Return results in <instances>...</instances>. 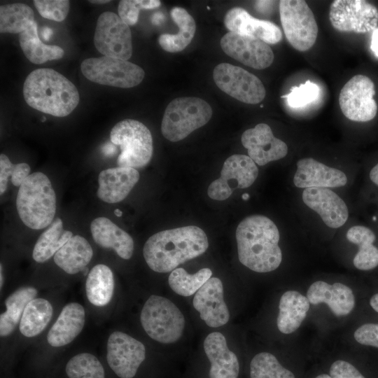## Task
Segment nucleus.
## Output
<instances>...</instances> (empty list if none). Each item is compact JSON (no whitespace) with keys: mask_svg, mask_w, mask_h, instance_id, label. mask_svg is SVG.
I'll return each instance as SVG.
<instances>
[{"mask_svg":"<svg viewBox=\"0 0 378 378\" xmlns=\"http://www.w3.org/2000/svg\"><path fill=\"white\" fill-rule=\"evenodd\" d=\"M34 4L42 17L57 22L66 18L70 8L67 0H34Z\"/></svg>","mask_w":378,"mask_h":378,"instance_id":"41","label":"nucleus"},{"mask_svg":"<svg viewBox=\"0 0 378 378\" xmlns=\"http://www.w3.org/2000/svg\"><path fill=\"white\" fill-rule=\"evenodd\" d=\"M241 197L244 200H248L250 196L248 193H244L242 195Z\"/></svg>","mask_w":378,"mask_h":378,"instance_id":"57","label":"nucleus"},{"mask_svg":"<svg viewBox=\"0 0 378 378\" xmlns=\"http://www.w3.org/2000/svg\"><path fill=\"white\" fill-rule=\"evenodd\" d=\"M329 18L340 31L367 33L377 28L378 10L363 0H336L330 5Z\"/></svg>","mask_w":378,"mask_h":378,"instance_id":"14","label":"nucleus"},{"mask_svg":"<svg viewBox=\"0 0 378 378\" xmlns=\"http://www.w3.org/2000/svg\"><path fill=\"white\" fill-rule=\"evenodd\" d=\"M85 321L83 307L77 302H70L62 309L58 318L50 329L48 343L59 347L71 342L82 331Z\"/></svg>","mask_w":378,"mask_h":378,"instance_id":"25","label":"nucleus"},{"mask_svg":"<svg viewBox=\"0 0 378 378\" xmlns=\"http://www.w3.org/2000/svg\"><path fill=\"white\" fill-rule=\"evenodd\" d=\"M307 298L314 305L326 304L332 314L338 317L349 314L355 306L352 290L338 282L330 284L323 281H316L309 287Z\"/></svg>","mask_w":378,"mask_h":378,"instance_id":"22","label":"nucleus"},{"mask_svg":"<svg viewBox=\"0 0 378 378\" xmlns=\"http://www.w3.org/2000/svg\"><path fill=\"white\" fill-rule=\"evenodd\" d=\"M114 145L112 142L110 144H106L104 146V151L106 154H112L115 152V147H114Z\"/></svg>","mask_w":378,"mask_h":378,"instance_id":"52","label":"nucleus"},{"mask_svg":"<svg viewBox=\"0 0 378 378\" xmlns=\"http://www.w3.org/2000/svg\"><path fill=\"white\" fill-rule=\"evenodd\" d=\"M51 304L43 298H34L26 306L20 321V331L25 337L40 334L52 318Z\"/></svg>","mask_w":378,"mask_h":378,"instance_id":"35","label":"nucleus"},{"mask_svg":"<svg viewBox=\"0 0 378 378\" xmlns=\"http://www.w3.org/2000/svg\"><path fill=\"white\" fill-rule=\"evenodd\" d=\"M279 239L278 227L268 217L253 215L245 218L236 230L239 262L256 272L275 270L282 261Z\"/></svg>","mask_w":378,"mask_h":378,"instance_id":"2","label":"nucleus"},{"mask_svg":"<svg viewBox=\"0 0 378 378\" xmlns=\"http://www.w3.org/2000/svg\"><path fill=\"white\" fill-rule=\"evenodd\" d=\"M250 378H295L294 374L285 368L270 353L256 354L250 363Z\"/></svg>","mask_w":378,"mask_h":378,"instance_id":"38","label":"nucleus"},{"mask_svg":"<svg viewBox=\"0 0 378 378\" xmlns=\"http://www.w3.org/2000/svg\"><path fill=\"white\" fill-rule=\"evenodd\" d=\"M90 231L94 242L99 246L112 248L119 257L125 260L132 256L133 239L108 218H94L91 222Z\"/></svg>","mask_w":378,"mask_h":378,"instance_id":"26","label":"nucleus"},{"mask_svg":"<svg viewBox=\"0 0 378 378\" xmlns=\"http://www.w3.org/2000/svg\"><path fill=\"white\" fill-rule=\"evenodd\" d=\"M370 304L372 308L378 313V293L372 296L370 300Z\"/></svg>","mask_w":378,"mask_h":378,"instance_id":"50","label":"nucleus"},{"mask_svg":"<svg viewBox=\"0 0 378 378\" xmlns=\"http://www.w3.org/2000/svg\"><path fill=\"white\" fill-rule=\"evenodd\" d=\"M2 270H3V267H2V264L0 265V286H1V288H2V286H3V284H4V277H3V272H2Z\"/></svg>","mask_w":378,"mask_h":378,"instance_id":"53","label":"nucleus"},{"mask_svg":"<svg viewBox=\"0 0 378 378\" xmlns=\"http://www.w3.org/2000/svg\"><path fill=\"white\" fill-rule=\"evenodd\" d=\"M65 371L69 378H105L104 368L94 355L80 353L66 363Z\"/></svg>","mask_w":378,"mask_h":378,"instance_id":"39","label":"nucleus"},{"mask_svg":"<svg viewBox=\"0 0 378 378\" xmlns=\"http://www.w3.org/2000/svg\"><path fill=\"white\" fill-rule=\"evenodd\" d=\"M73 237V233L63 227L61 218H56L40 235L32 252L33 259L39 263L45 262Z\"/></svg>","mask_w":378,"mask_h":378,"instance_id":"33","label":"nucleus"},{"mask_svg":"<svg viewBox=\"0 0 378 378\" xmlns=\"http://www.w3.org/2000/svg\"><path fill=\"white\" fill-rule=\"evenodd\" d=\"M211 274L209 268H202L192 274H188L183 268H176L169 274L168 282L176 293L188 297L197 293L211 278Z\"/></svg>","mask_w":378,"mask_h":378,"instance_id":"37","label":"nucleus"},{"mask_svg":"<svg viewBox=\"0 0 378 378\" xmlns=\"http://www.w3.org/2000/svg\"><path fill=\"white\" fill-rule=\"evenodd\" d=\"M296 165L293 183L298 188H338L347 183V177L342 171L312 158L300 159Z\"/></svg>","mask_w":378,"mask_h":378,"instance_id":"20","label":"nucleus"},{"mask_svg":"<svg viewBox=\"0 0 378 378\" xmlns=\"http://www.w3.org/2000/svg\"><path fill=\"white\" fill-rule=\"evenodd\" d=\"M224 23L230 31L253 36L267 44L277 43L282 38V33L277 25L268 20L253 18L242 8L229 10L224 18Z\"/></svg>","mask_w":378,"mask_h":378,"instance_id":"21","label":"nucleus"},{"mask_svg":"<svg viewBox=\"0 0 378 378\" xmlns=\"http://www.w3.org/2000/svg\"><path fill=\"white\" fill-rule=\"evenodd\" d=\"M19 41L25 57L34 64L58 59L64 54V50L59 46L47 45L40 40L35 21L20 34Z\"/></svg>","mask_w":378,"mask_h":378,"instance_id":"31","label":"nucleus"},{"mask_svg":"<svg viewBox=\"0 0 378 378\" xmlns=\"http://www.w3.org/2000/svg\"><path fill=\"white\" fill-rule=\"evenodd\" d=\"M31 169L28 164L22 162L14 164L11 182L15 186L20 187L24 181L30 175Z\"/></svg>","mask_w":378,"mask_h":378,"instance_id":"46","label":"nucleus"},{"mask_svg":"<svg viewBox=\"0 0 378 378\" xmlns=\"http://www.w3.org/2000/svg\"><path fill=\"white\" fill-rule=\"evenodd\" d=\"M164 20V17L162 13H157L152 16V22L153 24L158 25Z\"/></svg>","mask_w":378,"mask_h":378,"instance_id":"51","label":"nucleus"},{"mask_svg":"<svg viewBox=\"0 0 378 378\" xmlns=\"http://www.w3.org/2000/svg\"><path fill=\"white\" fill-rule=\"evenodd\" d=\"M258 175V167L248 155H232L224 162L220 177L209 186L207 194L213 200H227L234 190L250 187Z\"/></svg>","mask_w":378,"mask_h":378,"instance_id":"13","label":"nucleus"},{"mask_svg":"<svg viewBox=\"0 0 378 378\" xmlns=\"http://www.w3.org/2000/svg\"><path fill=\"white\" fill-rule=\"evenodd\" d=\"M113 274L109 267L99 264L93 267L85 282L86 295L90 303L104 307L111 301L114 291Z\"/></svg>","mask_w":378,"mask_h":378,"instance_id":"32","label":"nucleus"},{"mask_svg":"<svg viewBox=\"0 0 378 378\" xmlns=\"http://www.w3.org/2000/svg\"><path fill=\"white\" fill-rule=\"evenodd\" d=\"M331 378H365L364 376L350 363L337 360L330 368Z\"/></svg>","mask_w":378,"mask_h":378,"instance_id":"44","label":"nucleus"},{"mask_svg":"<svg viewBox=\"0 0 378 378\" xmlns=\"http://www.w3.org/2000/svg\"><path fill=\"white\" fill-rule=\"evenodd\" d=\"M92 255L90 243L83 237L76 234L55 253L54 261L67 274H75L85 270Z\"/></svg>","mask_w":378,"mask_h":378,"instance_id":"28","label":"nucleus"},{"mask_svg":"<svg viewBox=\"0 0 378 378\" xmlns=\"http://www.w3.org/2000/svg\"><path fill=\"white\" fill-rule=\"evenodd\" d=\"M310 307L307 298L296 290H287L281 297L276 325L284 334L297 330L305 319Z\"/></svg>","mask_w":378,"mask_h":378,"instance_id":"27","label":"nucleus"},{"mask_svg":"<svg viewBox=\"0 0 378 378\" xmlns=\"http://www.w3.org/2000/svg\"><path fill=\"white\" fill-rule=\"evenodd\" d=\"M145 358L146 349L140 341L120 331L109 335L106 359L120 378H133Z\"/></svg>","mask_w":378,"mask_h":378,"instance_id":"15","label":"nucleus"},{"mask_svg":"<svg viewBox=\"0 0 378 378\" xmlns=\"http://www.w3.org/2000/svg\"><path fill=\"white\" fill-rule=\"evenodd\" d=\"M302 199L306 206L316 212L329 227H340L348 219L349 211L346 203L329 188H305Z\"/></svg>","mask_w":378,"mask_h":378,"instance_id":"19","label":"nucleus"},{"mask_svg":"<svg viewBox=\"0 0 378 378\" xmlns=\"http://www.w3.org/2000/svg\"><path fill=\"white\" fill-rule=\"evenodd\" d=\"M16 208L22 223L31 229L41 230L52 223L56 195L45 174L34 172L24 181L18 192Z\"/></svg>","mask_w":378,"mask_h":378,"instance_id":"4","label":"nucleus"},{"mask_svg":"<svg viewBox=\"0 0 378 378\" xmlns=\"http://www.w3.org/2000/svg\"><path fill=\"white\" fill-rule=\"evenodd\" d=\"M241 141L248 156L260 166L280 160L288 153L286 144L275 137L270 127L265 123L244 131Z\"/></svg>","mask_w":378,"mask_h":378,"instance_id":"17","label":"nucleus"},{"mask_svg":"<svg viewBox=\"0 0 378 378\" xmlns=\"http://www.w3.org/2000/svg\"><path fill=\"white\" fill-rule=\"evenodd\" d=\"M211 116V107L204 99L199 97H178L166 107L161 132L167 140L178 141L206 125Z\"/></svg>","mask_w":378,"mask_h":378,"instance_id":"5","label":"nucleus"},{"mask_svg":"<svg viewBox=\"0 0 378 378\" xmlns=\"http://www.w3.org/2000/svg\"><path fill=\"white\" fill-rule=\"evenodd\" d=\"M374 94V84L369 77L360 74L353 76L340 92L339 104L342 113L355 122L372 120L377 112Z\"/></svg>","mask_w":378,"mask_h":378,"instance_id":"12","label":"nucleus"},{"mask_svg":"<svg viewBox=\"0 0 378 378\" xmlns=\"http://www.w3.org/2000/svg\"><path fill=\"white\" fill-rule=\"evenodd\" d=\"M33 10L22 3L8 4L0 7L1 33L20 34L34 21Z\"/></svg>","mask_w":378,"mask_h":378,"instance_id":"36","label":"nucleus"},{"mask_svg":"<svg viewBox=\"0 0 378 378\" xmlns=\"http://www.w3.org/2000/svg\"><path fill=\"white\" fill-rule=\"evenodd\" d=\"M139 179V173L134 168L117 167L102 170L98 176L97 197L109 204L121 202Z\"/></svg>","mask_w":378,"mask_h":378,"instance_id":"23","label":"nucleus"},{"mask_svg":"<svg viewBox=\"0 0 378 378\" xmlns=\"http://www.w3.org/2000/svg\"><path fill=\"white\" fill-rule=\"evenodd\" d=\"M110 140L120 148L118 167L139 169L146 166L153 155V138L142 122L132 119L118 122L111 129Z\"/></svg>","mask_w":378,"mask_h":378,"instance_id":"6","label":"nucleus"},{"mask_svg":"<svg viewBox=\"0 0 378 378\" xmlns=\"http://www.w3.org/2000/svg\"><path fill=\"white\" fill-rule=\"evenodd\" d=\"M220 43L226 55L251 68L264 69L274 61V53L269 45L255 37L228 31Z\"/></svg>","mask_w":378,"mask_h":378,"instance_id":"16","label":"nucleus"},{"mask_svg":"<svg viewBox=\"0 0 378 378\" xmlns=\"http://www.w3.org/2000/svg\"><path fill=\"white\" fill-rule=\"evenodd\" d=\"M178 31L175 34H163L158 38L160 46L169 52H177L185 49L193 38L196 25L194 18L181 7H174L170 12Z\"/></svg>","mask_w":378,"mask_h":378,"instance_id":"30","label":"nucleus"},{"mask_svg":"<svg viewBox=\"0 0 378 378\" xmlns=\"http://www.w3.org/2000/svg\"><path fill=\"white\" fill-rule=\"evenodd\" d=\"M370 49L375 56L378 57V28H376L372 31Z\"/></svg>","mask_w":378,"mask_h":378,"instance_id":"47","label":"nucleus"},{"mask_svg":"<svg viewBox=\"0 0 378 378\" xmlns=\"http://www.w3.org/2000/svg\"><path fill=\"white\" fill-rule=\"evenodd\" d=\"M192 304L205 323L211 328L226 324L230 312L223 299V286L220 279L211 277L195 293Z\"/></svg>","mask_w":378,"mask_h":378,"instance_id":"18","label":"nucleus"},{"mask_svg":"<svg viewBox=\"0 0 378 378\" xmlns=\"http://www.w3.org/2000/svg\"><path fill=\"white\" fill-rule=\"evenodd\" d=\"M355 340L366 346L378 348V324L365 323L358 327L354 332Z\"/></svg>","mask_w":378,"mask_h":378,"instance_id":"43","label":"nucleus"},{"mask_svg":"<svg viewBox=\"0 0 378 378\" xmlns=\"http://www.w3.org/2000/svg\"><path fill=\"white\" fill-rule=\"evenodd\" d=\"M14 164L4 153L0 155V194L7 189L8 178L12 176Z\"/></svg>","mask_w":378,"mask_h":378,"instance_id":"45","label":"nucleus"},{"mask_svg":"<svg viewBox=\"0 0 378 378\" xmlns=\"http://www.w3.org/2000/svg\"><path fill=\"white\" fill-rule=\"evenodd\" d=\"M319 92L318 85L308 80L299 86H294L288 94L281 97L286 99L290 107L300 108L316 101L318 98Z\"/></svg>","mask_w":378,"mask_h":378,"instance_id":"40","label":"nucleus"},{"mask_svg":"<svg viewBox=\"0 0 378 378\" xmlns=\"http://www.w3.org/2000/svg\"><path fill=\"white\" fill-rule=\"evenodd\" d=\"M315 378H331V377L327 374H321L316 376Z\"/></svg>","mask_w":378,"mask_h":378,"instance_id":"55","label":"nucleus"},{"mask_svg":"<svg viewBox=\"0 0 378 378\" xmlns=\"http://www.w3.org/2000/svg\"><path fill=\"white\" fill-rule=\"evenodd\" d=\"M114 214H115V215L116 216L120 217V216H122V211H121L120 209H116L114 211Z\"/></svg>","mask_w":378,"mask_h":378,"instance_id":"56","label":"nucleus"},{"mask_svg":"<svg viewBox=\"0 0 378 378\" xmlns=\"http://www.w3.org/2000/svg\"><path fill=\"white\" fill-rule=\"evenodd\" d=\"M369 176L372 182L378 186V163L372 168Z\"/></svg>","mask_w":378,"mask_h":378,"instance_id":"48","label":"nucleus"},{"mask_svg":"<svg viewBox=\"0 0 378 378\" xmlns=\"http://www.w3.org/2000/svg\"><path fill=\"white\" fill-rule=\"evenodd\" d=\"M208 246L204 231L197 226L189 225L153 234L144 246L143 255L152 270L165 273L201 255Z\"/></svg>","mask_w":378,"mask_h":378,"instance_id":"1","label":"nucleus"},{"mask_svg":"<svg viewBox=\"0 0 378 378\" xmlns=\"http://www.w3.org/2000/svg\"><path fill=\"white\" fill-rule=\"evenodd\" d=\"M80 69L85 77L93 83L121 88L138 85L145 75L137 64L104 55L84 59Z\"/></svg>","mask_w":378,"mask_h":378,"instance_id":"8","label":"nucleus"},{"mask_svg":"<svg viewBox=\"0 0 378 378\" xmlns=\"http://www.w3.org/2000/svg\"><path fill=\"white\" fill-rule=\"evenodd\" d=\"M140 320L146 334L163 344L178 341L185 326L180 309L169 299L156 295H150L145 302Z\"/></svg>","mask_w":378,"mask_h":378,"instance_id":"7","label":"nucleus"},{"mask_svg":"<svg viewBox=\"0 0 378 378\" xmlns=\"http://www.w3.org/2000/svg\"><path fill=\"white\" fill-rule=\"evenodd\" d=\"M37 290L31 286L21 287L5 300L6 312L0 315V335H10L16 328L27 304L36 298Z\"/></svg>","mask_w":378,"mask_h":378,"instance_id":"34","label":"nucleus"},{"mask_svg":"<svg viewBox=\"0 0 378 378\" xmlns=\"http://www.w3.org/2000/svg\"><path fill=\"white\" fill-rule=\"evenodd\" d=\"M52 30L47 26H44L41 28V34L43 39L46 41H49L51 36L52 35Z\"/></svg>","mask_w":378,"mask_h":378,"instance_id":"49","label":"nucleus"},{"mask_svg":"<svg viewBox=\"0 0 378 378\" xmlns=\"http://www.w3.org/2000/svg\"><path fill=\"white\" fill-rule=\"evenodd\" d=\"M94 43L104 56L127 60L132 55L129 25L113 12H104L98 18Z\"/></svg>","mask_w":378,"mask_h":378,"instance_id":"11","label":"nucleus"},{"mask_svg":"<svg viewBox=\"0 0 378 378\" xmlns=\"http://www.w3.org/2000/svg\"><path fill=\"white\" fill-rule=\"evenodd\" d=\"M24 98L31 108L56 116L69 115L77 106L80 96L76 86L52 69H38L26 78Z\"/></svg>","mask_w":378,"mask_h":378,"instance_id":"3","label":"nucleus"},{"mask_svg":"<svg viewBox=\"0 0 378 378\" xmlns=\"http://www.w3.org/2000/svg\"><path fill=\"white\" fill-rule=\"evenodd\" d=\"M141 9L140 0H122L118 4V15L127 25H134Z\"/></svg>","mask_w":378,"mask_h":378,"instance_id":"42","label":"nucleus"},{"mask_svg":"<svg viewBox=\"0 0 378 378\" xmlns=\"http://www.w3.org/2000/svg\"><path fill=\"white\" fill-rule=\"evenodd\" d=\"M111 1L109 0H93V1H90V2L91 3H93V4H105V3H108V2H110Z\"/></svg>","mask_w":378,"mask_h":378,"instance_id":"54","label":"nucleus"},{"mask_svg":"<svg viewBox=\"0 0 378 378\" xmlns=\"http://www.w3.org/2000/svg\"><path fill=\"white\" fill-rule=\"evenodd\" d=\"M346 237L359 248L353 260L356 268L370 270L378 265V248L373 245L376 236L372 230L363 225H354L347 230Z\"/></svg>","mask_w":378,"mask_h":378,"instance_id":"29","label":"nucleus"},{"mask_svg":"<svg viewBox=\"0 0 378 378\" xmlns=\"http://www.w3.org/2000/svg\"><path fill=\"white\" fill-rule=\"evenodd\" d=\"M279 14L285 36L297 50L306 51L315 43L318 26L305 1L281 0Z\"/></svg>","mask_w":378,"mask_h":378,"instance_id":"9","label":"nucleus"},{"mask_svg":"<svg viewBox=\"0 0 378 378\" xmlns=\"http://www.w3.org/2000/svg\"><path fill=\"white\" fill-rule=\"evenodd\" d=\"M204 349L211 363L209 378H237L239 372L237 357L228 349L222 333L209 334L204 341Z\"/></svg>","mask_w":378,"mask_h":378,"instance_id":"24","label":"nucleus"},{"mask_svg":"<svg viewBox=\"0 0 378 378\" xmlns=\"http://www.w3.org/2000/svg\"><path fill=\"white\" fill-rule=\"evenodd\" d=\"M213 77L222 91L241 102L255 104L265 97V88L261 80L239 66L220 63L214 68Z\"/></svg>","mask_w":378,"mask_h":378,"instance_id":"10","label":"nucleus"}]
</instances>
